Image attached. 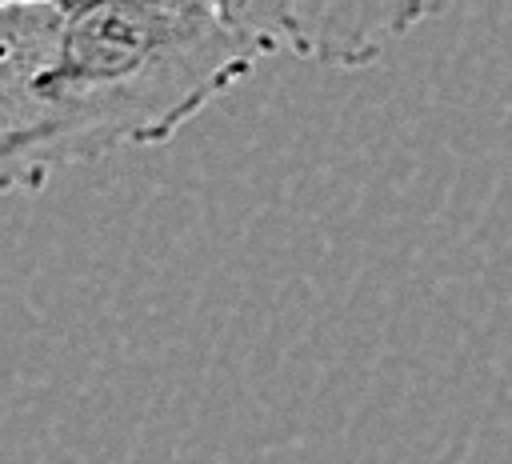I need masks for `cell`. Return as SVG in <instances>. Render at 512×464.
I'll use <instances>...</instances> for the list:
<instances>
[{"mask_svg": "<svg viewBox=\"0 0 512 464\" xmlns=\"http://www.w3.org/2000/svg\"><path fill=\"white\" fill-rule=\"evenodd\" d=\"M264 56L276 0H0V184L164 144Z\"/></svg>", "mask_w": 512, "mask_h": 464, "instance_id": "cell-1", "label": "cell"}, {"mask_svg": "<svg viewBox=\"0 0 512 464\" xmlns=\"http://www.w3.org/2000/svg\"><path fill=\"white\" fill-rule=\"evenodd\" d=\"M436 12V4L404 0H276L284 56L328 68H364L380 60L400 36Z\"/></svg>", "mask_w": 512, "mask_h": 464, "instance_id": "cell-2", "label": "cell"}]
</instances>
